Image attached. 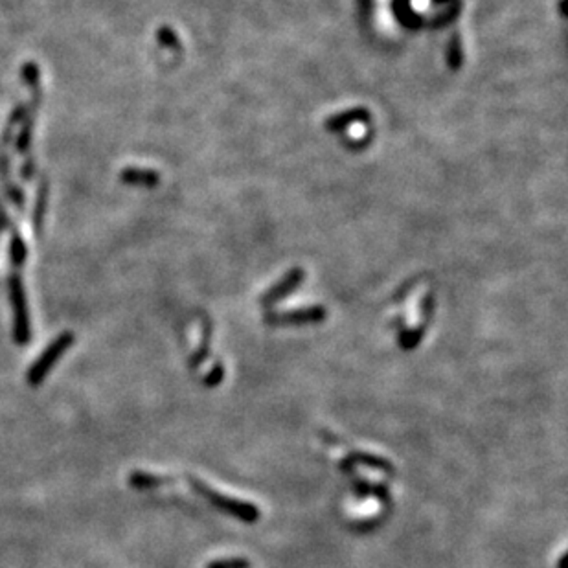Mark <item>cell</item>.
<instances>
[{
	"instance_id": "obj_1",
	"label": "cell",
	"mask_w": 568,
	"mask_h": 568,
	"mask_svg": "<svg viewBox=\"0 0 568 568\" xmlns=\"http://www.w3.org/2000/svg\"><path fill=\"white\" fill-rule=\"evenodd\" d=\"M189 482H191V486H194V489L199 495H203L208 502H212L216 508H219L225 513L234 515V517L245 520V523H256L260 519V511H257L256 506L248 504V502L235 501V499H228V496L210 489L206 484L197 480V478H189Z\"/></svg>"
},
{
	"instance_id": "obj_2",
	"label": "cell",
	"mask_w": 568,
	"mask_h": 568,
	"mask_svg": "<svg viewBox=\"0 0 568 568\" xmlns=\"http://www.w3.org/2000/svg\"><path fill=\"white\" fill-rule=\"evenodd\" d=\"M72 344H74L72 331H65V333L59 335L54 343L46 347L45 353L33 362V366L30 368V372H28V381H30V384H32V386H39V384L45 381L46 374L54 368L55 362L61 359V355H63Z\"/></svg>"
},
{
	"instance_id": "obj_3",
	"label": "cell",
	"mask_w": 568,
	"mask_h": 568,
	"mask_svg": "<svg viewBox=\"0 0 568 568\" xmlns=\"http://www.w3.org/2000/svg\"><path fill=\"white\" fill-rule=\"evenodd\" d=\"M9 298H11L15 313V328H13L15 343L26 344L28 340H30V316H28L24 285L17 272L11 274V278H9Z\"/></svg>"
},
{
	"instance_id": "obj_4",
	"label": "cell",
	"mask_w": 568,
	"mask_h": 568,
	"mask_svg": "<svg viewBox=\"0 0 568 568\" xmlns=\"http://www.w3.org/2000/svg\"><path fill=\"white\" fill-rule=\"evenodd\" d=\"M325 318V309L322 306H311L306 309L287 313H267L265 321L271 325H302L316 324Z\"/></svg>"
},
{
	"instance_id": "obj_5",
	"label": "cell",
	"mask_w": 568,
	"mask_h": 568,
	"mask_svg": "<svg viewBox=\"0 0 568 568\" xmlns=\"http://www.w3.org/2000/svg\"><path fill=\"white\" fill-rule=\"evenodd\" d=\"M304 278H306V272H304L302 269H298V267L296 269H291V271H289L287 274L274 285V287H271L265 294H263L262 304L263 306H272V304L284 300L285 296H289V294L293 293L298 285L302 284Z\"/></svg>"
},
{
	"instance_id": "obj_6",
	"label": "cell",
	"mask_w": 568,
	"mask_h": 568,
	"mask_svg": "<svg viewBox=\"0 0 568 568\" xmlns=\"http://www.w3.org/2000/svg\"><path fill=\"white\" fill-rule=\"evenodd\" d=\"M370 120V111L364 107H353V108H347V111H344V113L340 114H335V116L328 118V122H325V129L328 131H343L344 127L352 126V123L359 122H368Z\"/></svg>"
},
{
	"instance_id": "obj_7",
	"label": "cell",
	"mask_w": 568,
	"mask_h": 568,
	"mask_svg": "<svg viewBox=\"0 0 568 568\" xmlns=\"http://www.w3.org/2000/svg\"><path fill=\"white\" fill-rule=\"evenodd\" d=\"M120 181L123 184H133V186H147L153 188L160 182V175L153 169H142V167H126L120 173Z\"/></svg>"
},
{
	"instance_id": "obj_8",
	"label": "cell",
	"mask_w": 568,
	"mask_h": 568,
	"mask_svg": "<svg viewBox=\"0 0 568 568\" xmlns=\"http://www.w3.org/2000/svg\"><path fill=\"white\" fill-rule=\"evenodd\" d=\"M46 199H48V181L43 179L39 188H37L35 210H33V228H35V232H41L43 217H45V210H46Z\"/></svg>"
},
{
	"instance_id": "obj_9",
	"label": "cell",
	"mask_w": 568,
	"mask_h": 568,
	"mask_svg": "<svg viewBox=\"0 0 568 568\" xmlns=\"http://www.w3.org/2000/svg\"><path fill=\"white\" fill-rule=\"evenodd\" d=\"M129 482H131V486L136 487V489H149V487H157L169 482V478L149 473H133L131 477H129Z\"/></svg>"
},
{
	"instance_id": "obj_10",
	"label": "cell",
	"mask_w": 568,
	"mask_h": 568,
	"mask_svg": "<svg viewBox=\"0 0 568 568\" xmlns=\"http://www.w3.org/2000/svg\"><path fill=\"white\" fill-rule=\"evenodd\" d=\"M394 9H396L397 18H399V21H401V23L405 24V26L416 28V26H420V24L423 23V21H421V18L418 17V15H416L414 11L411 9V6H408V0H396V4H394Z\"/></svg>"
},
{
	"instance_id": "obj_11",
	"label": "cell",
	"mask_w": 568,
	"mask_h": 568,
	"mask_svg": "<svg viewBox=\"0 0 568 568\" xmlns=\"http://www.w3.org/2000/svg\"><path fill=\"white\" fill-rule=\"evenodd\" d=\"M462 57H464V54H462L460 37L455 33V35L449 39V45H447V65H449V68L458 70V68L462 67Z\"/></svg>"
},
{
	"instance_id": "obj_12",
	"label": "cell",
	"mask_w": 568,
	"mask_h": 568,
	"mask_svg": "<svg viewBox=\"0 0 568 568\" xmlns=\"http://www.w3.org/2000/svg\"><path fill=\"white\" fill-rule=\"evenodd\" d=\"M9 252H11V262H13L15 267H21L24 262H26V256H28L26 243H24V239L21 238L17 232H13V235H11Z\"/></svg>"
},
{
	"instance_id": "obj_13",
	"label": "cell",
	"mask_w": 568,
	"mask_h": 568,
	"mask_svg": "<svg viewBox=\"0 0 568 568\" xmlns=\"http://www.w3.org/2000/svg\"><path fill=\"white\" fill-rule=\"evenodd\" d=\"M350 460L361 462V464L370 465V467H377V469H381V471L392 473V467H390V464H388L386 460H383V458H379V456L366 455V452H353V455L350 456Z\"/></svg>"
},
{
	"instance_id": "obj_14",
	"label": "cell",
	"mask_w": 568,
	"mask_h": 568,
	"mask_svg": "<svg viewBox=\"0 0 568 568\" xmlns=\"http://www.w3.org/2000/svg\"><path fill=\"white\" fill-rule=\"evenodd\" d=\"M425 333V325H420L418 330H406L401 331V337H399V346L403 350H412L420 344V340L423 338Z\"/></svg>"
},
{
	"instance_id": "obj_15",
	"label": "cell",
	"mask_w": 568,
	"mask_h": 568,
	"mask_svg": "<svg viewBox=\"0 0 568 568\" xmlns=\"http://www.w3.org/2000/svg\"><path fill=\"white\" fill-rule=\"evenodd\" d=\"M157 37H158V41H160V45L166 46V48H172V50H179V48H181V43H179V37H177V33L173 32L172 28H167V26L158 28Z\"/></svg>"
},
{
	"instance_id": "obj_16",
	"label": "cell",
	"mask_w": 568,
	"mask_h": 568,
	"mask_svg": "<svg viewBox=\"0 0 568 568\" xmlns=\"http://www.w3.org/2000/svg\"><path fill=\"white\" fill-rule=\"evenodd\" d=\"M208 344H210V328L206 325V328H204V333H203V344L197 347V353L191 357V366H194V368H197V366L201 364L204 359H206Z\"/></svg>"
},
{
	"instance_id": "obj_17",
	"label": "cell",
	"mask_w": 568,
	"mask_h": 568,
	"mask_svg": "<svg viewBox=\"0 0 568 568\" xmlns=\"http://www.w3.org/2000/svg\"><path fill=\"white\" fill-rule=\"evenodd\" d=\"M23 79L30 87L41 83V72H39V68H37L35 63L23 65Z\"/></svg>"
},
{
	"instance_id": "obj_18",
	"label": "cell",
	"mask_w": 568,
	"mask_h": 568,
	"mask_svg": "<svg viewBox=\"0 0 568 568\" xmlns=\"http://www.w3.org/2000/svg\"><path fill=\"white\" fill-rule=\"evenodd\" d=\"M24 114H26V105H18V107L13 111V114H11V118H9L8 127H6L4 138H2V142H4V144L9 140V136H11V131H13L15 123H18L21 120H24Z\"/></svg>"
},
{
	"instance_id": "obj_19",
	"label": "cell",
	"mask_w": 568,
	"mask_h": 568,
	"mask_svg": "<svg viewBox=\"0 0 568 568\" xmlns=\"http://www.w3.org/2000/svg\"><path fill=\"white\" fill-rule=\"evenodd\" d=\"M206 568H250V563H248L247 559H239V557H234V559L213 561V563L208 564Z\"/></svg>"
},
{
	"instance_id": "obj_20",
	"label": "cell",
	"mask_w": 568,
	"mask_h": 568,
	"mask_svg": "<svg viewBox=\"0 0 568 568\" xmlns=\"http://www.w3.org/2000/svg\"><path fill=\"white\" fill-rule=\"evenodd\" d=\"M6 188H8V195H9V199H11V201L15 203V206H17L18 210H23V206H24L23 189L18 188V186L11 184V182H6Z\"/></svg>"
},
{
	"instance_id": "obj_21",
	"label": "cell",
	"mask_w": 568,
	"mask_h": 568,
	"mask_svg": "<svg viewBox=\"0 0 568 568\" xmlns=\"http://www.w3.org/2000/svg\"><path fill=\"white\" fill-rule=\"evenodd\" d=\"M221 379H223V366L217 362V364L213 366L212 374L206 375V379H204V384H206V386H216V384L221 383Z\"/></svg>"
},
{
	"instance_id": "obj_22",
	"label": "cell",
	"mask_w": 568,
	"mask_h": 568,
	"mask_svg": "<svg viewBox=\"0 0 568 568\" xmlns=\"http://www.w3.org/2000/svg\"><path fill=\"white\" fill-rule=\"evenodd\" d=\"M33 175H35V162H33V158H28L21 167V177L24 181H32Z\"/></svg>"
},
{
	"instance_id": "obj_23",
	"label": "cell",
	"mask_w": 568,
	"mask_h": 568,
	"mask_svg": "<svg viewBox=\"0 0 568 568\" xmlns=\"http://www.w3.org/2000/svg\"><path fill=\"white\" fill-rule=\"evenodd\" d=\"M359 4H361V9L362 13L368 15L370 13V6H372V0H359Z\"/></svg>"
},
{
	"instance_id": "obj_24",
	"label": "cell",
	"mask_w": 568,
	"mask_h": 568,
	"mask_svg": "<svg viewBox=\"0 0 568 568\" xmlns=\"http://www.w3.org/2000/svg\"><path fill=\"white\" fill-rule=\"evenodd\" d=\"M434 2H445V0H434Z\"/></svg>"
}]
</instances>
